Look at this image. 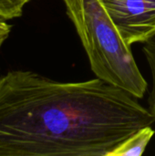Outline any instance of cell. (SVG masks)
Masks as SVG:
<instances>
[{"label":"cell","mask_w":155,"mask_h":156,"mask_svg":"<svg viewBox=\"0 0 155 156\" xmlns=\"http://www.w3.org/2000/svg\"><path fill=\"white\" fill-rule=\"evenodd\" d=\"M10 32H11V26L7 24L6 20L0 19V48L8 37Z\"/></svg>","instance_id":"obj_7"},{"label":"cell","mask_w":155,"mask_h":156,"mask_svg":"<svg viewBox=\"0 0 155 156\" xmlns=\"http://www.w3.org/2000/svg\"><path fill=\"white\" fill-rule=\"evenodd\" d=\"M143 52L149 64L152 74V90L149 95V111L155 120V37L144 43Z\"/></svg>","instance_id":"obj_5"},{"label":"cell","mask_w":155,"mask_h":156,"mask_svg":"<svg viewBox=\"0 0 155 156\" xmlns=\"http://www.w3.org/2000/svg\"><path fill=\"white\" fill-rule=\"evenodd\" d=\"M125 43H145L155 37V0H100Z\"/></svg>","instance_id":"obj_3"},{"label":"cell","mask_w":155,"mask_h":156,"mask_svg":"<svg viewBox=\"0 0 155 156\" xmlns=\"http://www.w3.org/2000/svg\"><path fill=\"white\" fill-rule=\"evenodd\" d=\"M154 133L152 126L140 129L124 140L110 156H141L145 152Z\"/></svg>","instance_id":"obj_4"},{"label":"cell","mask_w":155,"mask_h":156,"mask_svg":"<svg viewBox=\"0 0 155 156\" xmlns=\"http://www.w3.org/2000/svg\"><path fill=\"white\" fill-rule=\"evenodd\" d=\"M63 2L97 78L143 98L148 83L100 0Z\"/></svg>","instance_id":"obj_2"},{"label":"cell","mask_w":155,"mask_h":156,"mask_svg":"<svg viewBox=\"0 0 155 156\" xmlns=\"http://www.w3.org/2000/svg\"><path fill=\"white\" fill-rule=\"evenodd\" d=\"M153 122L136 97L99 78L60 82L30 70L0 77V156H110Z\"/></svg>","instance_id":"obj_1"},{"label":"cell","mask_w":155,"mask_h":156,"mask_svg":"<svg viewBox=\"0 0 155 156\" xmlns=\"http://www.w3.org/2000/svg\"><path fill=\"white\" fill-rule=\"evenodd\" d=\"M29 1L31 0H0V19L8 21L20 17Z\"/></svg>","instance_id":"obj_6"}]
</instances>
